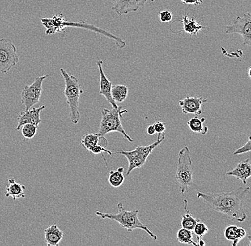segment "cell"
Listing matches in <instances>:
<instances>
[{
	"instance_id": "obj_1",
	"label": "cell",
	"mask_w": 251,
	"mask_h": 246,
	"mask_svg": "<svg viewBox=\"0 0 251 246\" xmlns=\"http://www.w3.org/2000/svg\"><path fill=\"white\" fill-rule=\"evenodd\" d=\"M249 191L250 188L243 186L232 192L211 194L198 192L196 196L213 211L221 213L237 222H243L247 219L243 208V201Z\"/></svg>"
},
{
	"instance_id": "obj_2",
	"label": "cell",
	"mask_w": 251,
	"mask_h": 246,
	"mask_svg": "<svg viewBox=\"0 0 251 246\" xmlns=\"http://www.w3.org/2000/svg\"><path fill=\"white\" fill-rule=\"evenodd\" d=\"M41 23H42V26L45 28L46 35H51V34H56V33L64 32V28L66 27L79 28V29L94 31V32L101 34L107 38L112 39L115 42V45H117L118 48H124L126 46L125 41H124L121 37L111 34L109 31L97 27L94 25L89 24L84 21H81L80 22H72L67 21L65 17L62 14L55 15L50 18L48 17L42 18L41 19Z\"/></svg>"
},
{
	"instance_id": "obj_3",
	"label": "cell",
	"mask_w": 251,
	"mask_h": 246,
	"mask_svg": "<svg viewBox=\"0 0 251 246\" xmlns=\"http://www.w3.org/2000/svg\"><path fill=\"white\" fill-rule=\"evenodd\" d=\"M117 214H106V213L96 211V215L100 216L102 219H109L110 220L117 222L122 228L126 229L128 232H132L134 230L140 229L145 231L147 234L155 241L158 239L156 234L150 231L144 224L141 223L139 219V211L137 209L128 211L123 206L122 203H118Z\"/></svg>"
},
{
	"instance_id": "obj_4",
	"label": "cell",
	"mask_w": 251,
	"mask_h": 246,
	"mask_svg": "<svg viewBox=\"0 0 251 246\" xmlns=\"http://www.w3.org/2000/svg\"><path fill=\"white\" fill-rule=\"evenodd\" d=\"M127 112H128V110L123 109L122 106H119L117 108H112L111 109L104 108L102 111L100 130L97 134L100 136V138L103 139L106 145H108V141L105 136L108 133H112V132H117L128 142H133V139L126 133L122 126V115Z\"/></svg>"
},
{
	"instance_id": "obj_5",
	"label": "cell",
	"mask_w": 251,
	"mask_h": 246,
	"mask_svg": "<svg viewBox=\"0 0 251 246\" xmlns=\"http://www.w3.org/2000/svg\"><path fill=\"white\" fill-rule=\"evenodd\" d=\"M60 72L65 83L64 94L68 105L70 121L74 125H76L80 120V112L78 108H79L80 97L84 91L81 89L77 78L68 74L64 68H61Z\"/></svg>"
},
{
	"instance_id": "obj_6",
	"label": "cell",
	"mask_w": 251,
	"mask_h": 246,
	"mask_svg": "<svg viewBox=\"0 0 251 246\" xmlns=\"http://www.w3.org/2000/svg\"><path fill=\"white\" fill-rule=\"evenodd\" d=\"M158 134V138L153 143L147 146H139L136 149L130 151L126 150H119V151H113L114 154L122 155L126 157L128 162V170H127L126 175H129L133 170L136 169L141 168L144 165L149 155L153 153V150L157 147L159 146L165 139L164 134Z\"/></svg>"
},
{
	"instance_id": "obj_7",
	"label": "cell",
	"mask_w": 251,
	"mask_h": 246,
	"mask_svg": "<svg viewBox=\"0 0 251 246\" xmlns=\"http://www.w3.org/2000/svg\"><path fill=\"white\" fill-rule=\"evenodd\" d=\"M192 159L189 148L183 147L178 154L176 180L178 185V189L182 194L188 192L189 188L194 184Z\"/></svg>"
},
{
	"instance_id": "obj_8",
	"label": "cell",
	"mask_w": 251,
	"mask_h": 246,
	"mask_svg": "<svg viewBox=\"0 0 251 246\" xmlns=\"http://www.w3.org/2000/svg\"><path fill=\"white\" fill-rule=\"evenodd\" d=\"M19 62L17 50L9 38L0 39V73H7Z\"/></svg>"
},
{
	"instance_id": "obj_9",
	"label": "cell",
	"mask_w": 251,
	"mask_h": 246,
	"mask_svg": "<svg viewBox=\"0 0 251 246\" xmlns=\"http://www.w3.org/2000/svg\"><path fill=\"white\" fill-rule=\"evenodd\" d=\"M49 75L35 78L34 82L29 86H25L21 92V103L25 106V111H28L39 103L42 92V84Z\"/></svg>"
},
{
	"instance_id": "obj_10",
	"label": "cell",
	"mask_w": 251,
	"mask_h": 246,
	"mask_svg": "<svg viewBox=\"0 0 251 246\" xmlns=\"http://www.w3.org/2000/svg\"><path fill=\"white\" fill-rule=\"evenodd\" d=\"M227 34H238L243 38L244 45H251V13L244 14L242 17L235 18L234 22L226 28Z\"/></svg>"
},
{
	"instance_id": "obj_11",
	"label": "cell",
	"mask_w": 251,
	"mask_h": 246,
	"mask_svg": "<svg viewBox=\"0 0 251 246\" xmlns=\"http://www.w3.org/2000/svg\"><path fill=\"white\" fill-rule=\"evenodd\" d=\"M112 4V9L118 15H127L136 12L142 7L149 0H109Z\"/></svg>"
},
{
	"instance_id": "obj_12",
	"label": "cell",
	"mask_w": 251,
	"mask_h": 246,
	"mask_svg": "<svg viewBox=\"0 0 251 246\" xmlns=\"http://www.w3.org/2000/svg\"><path fill=\"white\" fill-rule=\"evenodd\" d=\"M206 102L208 99L203 97H186L179 100V106L183 114L200 115L202 114L201 106Z\"/></svg>"
},
{
	"instance_id": "obj_13",
	"label": "cell",
	"mask_w": 251,
	"mask_h": 246,
	"mask_svg": "<svg viewBox=\"0 0 251 246\" xmlns=\"http://www.w3.org/2000/svg\"><path fill=\"white\" fill-rule=\"evenodd\" d=\"M45 108V106H40L39 108H31L28 111H23L20 112L17 119V128L16 131H20V128L25 124H32L35 126L39 127V123H42L40 118V113Z\"/></svg>"
},
{
	"instance_id": "obj_14",
	"label": "cell",
	"mask_w": 251,
	"mask_h": 246,
	"mask_svg": "<svg viewBox=\"0 0 251 246\" xmlns=\"http://www.w3.org/2000/svg\"><path fill=\"white\" fill-rule=\"evenodd\" d=\"M103 61L99 60L97 62V67H98L99 71L100 74V92L99 94L105 97L108 103L111 104L112 108H117L119 107L117 103H116L112 99L111 97V86H112V83L108 79L105 75L104 71L103 69Z\"/></svg>"
},
{
	"instance_id": "obj_15",
	"label": "cell",
	"mask_w": 251,
	"mask_h": 246,
	"mask_svg": "<svg viewBox=\"0 0 251 246\" xmlns=\"http://www.w3.org/2000/svg\"><path fill=\"white\" fill-rule=\"evenodd\" d=\"M227 176L235 177L236 179L241 180L243 184H247V179L251 176V164L250 159L241 161L236 167L226 173Z\"/></svg>"
},
{
	"instance_id": "obj_16",
	"label": "cell",
	"mask_w": 251,
	"mask_h": 246,
	"mask_svg": "<svg viewBox=\"0 0 251 246\" xmlns=\"http://www.w3.org/2000/svg\"><path fill=\"white\" fill-rule=\"evenodd\" d=\"M179 22L182 23L183 29L177 33H186L191 36H196L199 34V31L202 29H208L206 26L201 25L197 22L194 19V16L191 17H188L187 14H185L183 17H179Z\"/></svg>"
},
{
	"instance_id": "obj_17",
	"label": "cell",
	"mask_w": 251,
	"mask_h": 246,
	"mask_svg": "<svg viewBox=\"0 0 251 246\" xmlns=\"http://www.w3.org/2000/svg\"><path fill=\"white\" fill-rule=\"evenodd\" d=\"M45 243L47 246H59V243L64 237L63 231L56 225H52L44 230Z\"/></svg>"
},
{
	"instance_id": "obj_18",
	"label": "cell",
	"mask_w": 251,
	"mask_h": 246,
	"mask_svg": "<svg viewBox=\"0 0 251 246\" xmlns=\"http://www.w3.org/2000/svg\"><path fill=\"white\" fill-rule=\"evenodd\" d=\"M25 189L26 187L16 182L15 179H9L6 187L5 197H12L13 200L25 198Z\"/></svg>"
},
{
	"instance_id": "obj_19",
	"label": "cell",
	"mask_w": 251,
	"mask_h": 246,
	"mask_svg": "<svg viewBox=\"0 0 251 246\" xmlns=\"http://www.w3.org/2000/svg\"><path fill=\"white\" fill-rule=\"evenodd\" d=\"M246 236V231L236 225H229L224 231V236L227 241H231L232 246H237Z\"/></svg>"
},
{
	"instance_id": "obj_20",
	"label": "cell",
	"mask_w": 251,
	"mask_h": 246,
	"mask_svg": "<svg viewBox=\"0 0 251 246\" xmlns=\"http://www.w3.org/2000/svg\"><path fill=\"white\" fill-rule=\"evenodd\" d=\"M111 93L116 103H122L128 98V87L122 84L112 85Z\"/></svg>"
},
{
	"instance_id": "obj_21",
	"label": "cell",
	"mask_w": 251,
	"mask_h": 246,
	"mask_svg": "<svg viewBox=\"0 0 251 246\" xmlns=\"http://www.w3.org/2000/svg\"><path fill=\"white\" fill-rule=\"evenodd\" d=\"M184 203L186 214L182 216L180 225H181L182 228L188 230V231H193L196 224L200 222V219H197V218H194V216L191 215V212H190L189 210L188 209L187 200H184Z\"/></svg>"
},
{
	"instance_id": "obj_22",
	"label": "cell",
	"mask_w": 251,
	"mask_h": 246,
	"mask_svg": "<svg viewBox=\"0 0 251 246\" xmlns=\"http://www.w3.org/2000/svg\"><path fill=\"white\" fill-rule=\"evenodd\" d=\"M205 118H199L197 116L192 117L191 120L187 122L188 126L189 127L190 130L195 133H201L202 135H205L208 133V127L204 125Z\"/></svg>"
},
{
	"instance_id": "obj_23",
	"label": "cell",
	"mask_w": 251,
	"mask_h": 246,
	"mask_svg": "<svg viewBox=\"0 0 251 246\" xmlns=\"http://www.w3.org/2000/svg\"><path fill=\"white\" fill-rule=\"evenodd\" d=\"M123 172V167H119L117 170L110 171L108 181L112 187L118 188L123 184L124 181H125Z\"/></svg>"
},
{
	"instance_id": "obj_24",
	"label": "cell",
	"mask_w": 251,
	"mask_h": 246,
	"mask_svg": "<svg viewBox=\"0 0 251 246\" xmlns=\"http://www.w3.org/2000/svg\"><path fill=\"white\" fill-rule=\"evenodd\" d=\"M100 139L101 138L97 133H89V134H84L81 137V145L85 150L90 151L91 149L98 145Z\"/></svg>"
},
{
	"instance_id": "obj_25",
	"label": "cell",
	"mask_w": 251,
	"mask_h": 246,
	"mask_svg": "<svg viewBox=\"0 0 251 246\" xmlns=\"http://www.w3.org/2000/svg\"><path fill=\"white\" fill-rule=\"evenodd\" d=\"M177 240L181 244H191L194 246H197L196 242L193 241V232L184 228H181L178 231Z\"/></svg>"
},
{
	"instance_id": "obj_26",
	"label": "cell",
	"mask_w": 251,
	"mask_h": 246,
	"mask_svg": "<svg viewBox=\"0 0 251 246\" xmlns=\"http://www.w3.org/2000/svg\"><path fill=\"white\" fill-rule=\"evenodd\" d=\"M38 128L39 127L35 126L32 124H25V125L22 126L20 130H21L22 134H23L24 138L31 139L35 137Z\"/></svg>"
},
{
	"instance_id": "obj_27",
	"label": "cell",
	"mask_w": 251,
	"mask_h": 246,
	"mask_svg": "<svg viewBox=\"0 0 251 246\" xmlns=\"http://www.w3.org/2000/svg\"><path fill=\"white\" fill-rule=\"evenodd\" d=\"M208 231H209V229H208L207 225L205 224L199 222L196 224L192 232H194V234L197 236V238L202 239L205 234L208 233Z\"/></svg>"
},
{
	"instance_id": "obj_28",
	"label": "cell",
	"mask_w": 251,
	"mask_h": 246,
	"mask_svg": "<svg viewBox=\"0 0 251 246\" xmlns=\"http://www.w3.org/2000/svg\"><path fill=\"white\" fill-rule=\"evenodd\" d=\"M91 153H93V154L97 155V154H101L102 157H103V159H104L105 164H106V167H109L108 166L107 163H106V159H105L104 155H103V153H106L109 155H113L114 153H113V151H111V150H107V149L105 147V146H102V145H97L96 146H94L93 148L91 149L90 151Z\"/></svg>"
},
{
	"instance_id": "obj_29",
	"label": "cell",
	"mask_w": 251,
	"mask_h": 246,
	"mask_svg": "<svg viewBox=\"0 0 251 246\" xmlns=\"http://www.w3.org/2000/svg\"><path fill=\"white\" fill-rule=\"evenodd\" d=\"M251 136H249V138H248L247 142L243 146L241 147H239V148L237 149L233 153V155H238L243 154V153H249L251 150Z\"/></svg>"
},
{
	"instance_id": "obj_30",
	"label": "cell",
	"mask_w": 251,
	"mask_h": 246,
	"mask_svg": "<svg viewBox=\"0 0 251 246\" xmlns=\"http://www.w3.org/2000/svg\"><path fill=\"white\" fill-rule=\"evenodd\" d=\"M158 17H159V20L161 22H170L172 20L173 15L172 12L169 11L164 10L158 12Z\"/></svg>"
},
{
	"instance_id": "obj_31",
	"label": "cell",
	"mask_w": 251,
	"mask_h": 246,
	"mask_svg": "<svg viewBox=\"0 0 251 246\" xmlns=\"http://www.w3.org/2000/svg\"><path fill=\"white\" fill-rule=\"evenodd\" d=\"M154 128L156 133H158V134H161L164 133V132L166 131V125L164 123L161 121H157L154 123Z\"/></svg>"
},
{
	"instance_id": "obj_32",
	"label": "cell",
	"mask_w": 251,
	"mask_h": 246,
	"mask_svg": "<svg viewBox=\"0 0 251 246\" xmlns=\"http://www.w3.org/2000/svg\"><path fill=\"white\" fill-rule=\"evenodd\" d=\"M183 4L190 5L199 6L203 2V0H180Z\"/></svg>"
},
{
	"instance_id": "obj_33",
	"label": "cell",
	"mask_w": 251,
	"mask_h": 246,
	"mask_svg": "<svg viewBox=\"0 0 251 246\" xmlns=\"http://www.w3.org/2000/svg\"><path fill=\"white\" fill-rule=\"evenodd\" d=\"M147 133L149 135H153V134L156 133V131H155L154 125H150L147 127Z\"/></svg>"
},
{
	"instance_id": "obj_34",
	"label": "cell",
	"mask_w": 251,
	"mask_h": 246,
	"mask_svg": "<svg viewBox=\"0 0 251 246\" xmlns=\"http://www.w3.org/2000/svg\"><path fill=\"white\" fill-rule=\"evenodd\" d=\"M248 74H249V77L251 79V67H249L248 68Z\"/></svg>"
},
{
	"instance_id": "obj_35",
	"label": "cell",
	"mask_w": 251,
	"mask_h": 246,
	"mask_svg": "<svg viewBox=\"0 0 251 246\" xmlns=\"http://www.w3.org/2000/svg\"><path fill=\"white\" fill-rule=\"evenodd\" d=\"M149 1H151V2H154L155 0H149Z\"/></svg>"
}]
</instances>
